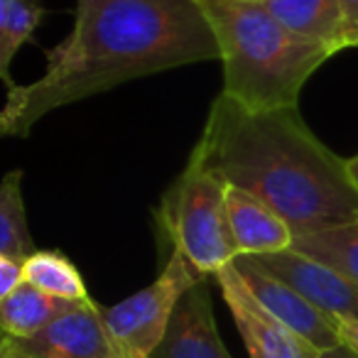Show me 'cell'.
<instances>
[{
    "instance_id": "cell-1",
    "label": "cell",
    "mask_w": 358,
    "mask_h": 358,
    "mask_svg": "<svg viewBox=\"0 0 358 358\" xmlns=\"http://www.w3.org/2000/svg\"><path fill=\"white\" fill-rule=\"evenodd\" d=\"M219 57L196 0H76L74 30L47 55L45 74L8 89L0 133L25 138L55 108Z\"/></svg>"
},
{
    "instance_id": "cell-2",
    "label": "cell",
    "mask_w": 358,
    "mask_h": 358,
    "mask_svg": "<svg viewBox=\"0 0 358 358\" xmlns=\"http://www.w3.org/2000/svg\"><path fill=\"white\" fill-rule=\"evenodd\" d=\"M192 152L229 187L282 216L294 238L358 221L348 159L307 128L297 106L250 110L219 94Z\"/></svg>"
},
{
    "instance_id": "cell-3",
    "label": "cell",
    "mask_w": 358,
    "mask_h": 358,
    "mask_svg": "<svg viewBox=\"0 0 358 358\" xmlns=\"http://www.w3.org/2000/svg\"><path fill=\"white\" fill-rule=\"evenodd\" d=\"M219 42L224 91L250 110L297 106L307 79L334 57L294 35L258 0H196Z\"/></svg>"
},
{
    "instance_id": "cell-4",
    "label": "cell",
    "mask_w": 358,
    "mask_h": 358,
    "mask_svg": "<svg viewBox=\"0 0 358 358\" xmlns=\"http://www.w3.org/2000/svg\"><path fill=\"white\" fill-rule=\"evenodd\" d=\"M226 192L229 185L192 152L157 211V224L169 245L206 278H216V273L236 260Z\"/></svg>"
},
{
    "instance_id": "cell-5",
    "label": "cell",
    "mask_w": 358,
    "mask_h": 358,
    "mask_svg": "<svg viewBox=\"0 0 358 358\" xmlns=\"http://www.w3.org/2000/svg\"><path fill=\"white\" fill-rule=\"evenodd\" d=\"M206 280L177 248L169 250L162 273L140 292L103 307V322L118 358H150L164 341L179 302Z\"/></svg>"
},
{
    "instance_id": "cell-6",
    "label": "cell",
    "mask_w": 358,
    "mask_h": 358,
    "mask_svg": "<svg viewBox=\"0 0 358 358\" xmlns=\"http://www.w3.org/2000/svg\"><path fill=\"white\" fill-rule=\"evenodd\" d=\"M216 285L221 289L226 307L234 317L245 351L250 358H322L324 353L317 346L302 338L297 331L280 322L258 302L243 275L234 263L216 273Z\"/></svg>"
},
{
    "instance_id": "cell-7",
    "label": "cell",
    "mask_w": 358,
    "mask_h": 358,
    "mask_svg": "<svg viewBox=\"0 0 358 358\" xmlns=\"http://www.w3.org/2000/svg\"><path fill=\"white\" fill-rule=\"evenodd\" d=\"M238 273L243 275L245 285L250 292L258 297V302L268 309L270 314L287 324L292 331H297L302 338H307L312 346H317L322 353L334 351L341 346V336H338V322L324 314L317 304L309 302L304 294H299L294 287L282 282L280 278L270 275L265 268H260L253 258L248 255H238L234 260Z\"/></svg>"
},
{
    "instance_id": "cell-8",
    "label": "cell",
    "mask_w": 358,
    "mask_h": 358,
    "mask_svg": "<svg viewBox=\"0 0 358 358\" xmlns=\"http://www.w3.org/2000/svg\"><path fill=\"white\" fill-rule=\"evenodd\" d=\"M270 275L280 278L294 287L299 294L317 304L324 314L341 322V319H358V282L299 250L289 248L282 253L248 255Z\"/></svg>"
},
{
    "instance_id": "cell-9",
    "label": "cell",
    "mask_w": 358,
    "mask_h": 358,
    "mask_svg": "<svg viewBox=\"0 0 358 358\" xmlns=\"http://www.w3.org/2000/svg\"><path fill=\"white\" fill-rule=\"evenodd\" d=\"M3 341L30 358H118L103 322V307L94 299L79 302L35 336H3Z\"/></svg>"
},
{
    "instance_id": "cell-10",
    "label": "cell",
    "mask_w": 358,
    "mask_h": 358,
    "mask_svg": "<svg viewBox=\"0 0 358 358\" xmlns=\"http://www.w3.org/2000/svg\"><path fill=\"white\" fill-rule=\"evenodd\" d=\"M150 358H231L216 327L209 278L185 294L167 336Z\"/></svg>"
},
{
    "instance_id": "cell-11",
    "label": "cell",
    "mask_w": 358,
    "mask_h": 358,
    "mask_svg": "<svg viewBox=\"0 0 358 358\" xmlns=\"http://www.w3.org/2000/svg\"><path fill=\"white\" fill-rule=\"evenodd\" d=\"M226 216H229V231L236 258L238 255L282 253L294 245V234L287 226V221L248 192L229 187Z\"/></svg>"
},
{
    "instance_id": "cell-12",
    "label": "cell",
    "mask_w": 358,
    "mask_h": 358,
    "mask_svg": "<svg viewBox=\"0 0 358 358\" xmlns=\"http://www.w3.org/2000/svg\"><path fill=\"white\" fill-rule=\"evenodd\" d=\"M287 30L329 52L353 47L341 0H258Z\"/></svg>"
},
{
    "instance_id": "cell-13",
    "label": "cell",
    "mask_w": 358,
    "mask_h": 358,
    "mask_svg": "<svg viewBox=\"0 0 358 358\" xmlns=\"http://www.w3.org/2000/svg\"><path fill=\"white\" fill-rule=\"evenodd\" d=\"M79 302L55 297L35 285L22 282L15 292L0 299V324H3V336L10 338H27L40 334L45 327L71 312Z\"/></svg>"
},
{
    "instance_id": "cell-14",
    "label": "cell",
    "mask_w": 358,
    "mask_h": 358,
    "mask_svg": "<svg viewBox=\"0 0 358 358\" xmlns=\"http://www.w3.org/2000/svg\"><path fill=\"white\" fill-rule=\"evenodd\" d=\"M35 250L22 196V172L10 169L0 185V255L25 263Z\"/></svg>"
},
{
    "instance_id": "cell-15",
    "label": "cell",
    "mask_w": 358,
    "mask_h": 358,
    "mask_svg": "<svg viewBox=\"0 0 358 358\" xmlns=\"http://www.w3.org/2000/svg\"><path fill=\"white\" fill-rule=\"evenodd\" d=\"M25 282L35 285L37 289H42L47 294L69 299V302H86V299H91L79 268L62 250L37 248L25 260Z\"/></svg>"
},
{
    "instance_id": "cell-16",
    "label": "cell",
    "mask_w": 358,
    "mask_h": 358,
    "mask_svg": "<svg viewBox=\"0 0 358 358\" xmlns=\"http://www.w3.org/2000/svg\"><path fill=\"white\" fill-rule=\"evenodd\" d=\"M294 250L348 275L358 282V221L294 238Z\"/></svg>"
},
{
    "instance_id": "cell-17",
    "label": "cell",
    "mask_w": 358,
    "mask_h": 358,
    "mask_svg": "<svg viewBox=\"0 0 358 358\" xmlns=\"http://www.w3.org/2000/svg\"><path fill=\"white\" fill-rule=\"evenodd\" d=\"M42 15L45 10L40 0H0V76L6 79L8 89L15 86L10 81L13 57L32 37Z\"/></svg>"
},
{
    "instance_id": "cell-18",
    "label": "cell",
    "mask_w": 358,
    "mask_h": 358,
    "mask_svg": "<svg viewBox=\"0 0 358 358\" xmlns=\"http://www.w3.org/2000/svg\"><path fill=\"white\" fill-rule=\"evenodd\" d=\"M25 282V263L0 255V299L15 292Z\"/></svg>"
},
{
    "instance_id": "cell-19",
    "label": "cell",
    "mask_w": 358,
    "mask_h": 358,
    "mask_svg": "<svg viewBox=\"0 0 358 358\" xmlns=\"http://www.w3.org/2000/svg\"><path fill=\"white\" fill-rule=\"evenodd\" d=\"M338 336L341 343L358 353V319H341L338 322Z\"/></svg>"
},
{
    "instance_id": "cell-20",
    "label": "cell",
    "mask_w": 358,
    "mask_h": 358,
    "mask_svg": "<svg viewBox=\"0 0 358 358\" xmlns=\"http://www.w3.org/2000/svg\"><path fill=\"white\" fill-rule=\"evenodd\" d=\"M343 13H346L348 30L353 37V47H358V0H341Z\"/></svg>"
},
{
    "instance_id": "cell-21",
    "label": "cell",
    "mask_w": 358,
    "mask_h": 358,
    "mask_svg": "<svg viewBox=\"0 0 358 358\" xmlns=\"http://www.w3.org/2000/svg\"><path fill=\"white\" fill-rule=\"evenodd\" d=\"M322 358H358V353L356 351H351L348 346H338V348H334V351H327Z\"/></svg>"
},
{
    "instance_id": "cell-22",
    "label": "cell",
    "mask_w": 358,
    "mask_h": 358,
    "mask_svg": "<svg viewBox=\"0 0 358 358\" xmlns=\"http://www.w3.org/2000/svg\"><path fill=\"white\" fill-rule=\"evenodd\" d=\"M0 358H30V356H25V353L15 351V348H13L10 343L0 341Z\"/></svg>"
},
{
    "instance_id": "cell-23",
    "label": "cell",
    "mask_w": 358,
    "mask_h": 358,
    "mask_svg": "<svg viewBox=\"0 0 358 358\" xmlns=\"http://www.w3.org/2000/svg\"><path fill=\"white\" fill-rule=\"evenodd\" d=\"M348 169H351L353 182H356V185H358V155H353V157L348 159Z\"/></svg>"
}]
</instances>
